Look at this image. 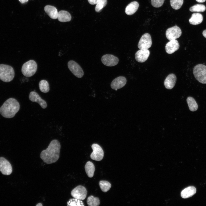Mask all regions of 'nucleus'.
Instances as JSON below:
<instances>
[{
  "mask_svg": "<svg viewBox=\"0 0 206 206\" xmlns=\"http://www.w3.org/2000/svg\"><path fill=\"white\" fill-rule=\"evenodd\" d=\"M61 145L56 139L52 141L47 148L43 150L40 154V157L44 163L51 164L56 162L60 157Z\"/></svg>",
  "mask_w": 206,
  "mask_h": 206,
  "instance_id": "f257e3e1",
  "label": "nucleus"
},
{
  "mask_svg": "<svg viewBox=\"0 0 206 206\" xmlns=\"http://www.w3.org/2000/svg\"><path fill=\"white\" fill-rule=\"evenodd\" d=\"M20 109L19 102L14 98L7 100L0 108V113L4 118H11L14 116Z\"/></svg>",
  "mask_w": 206,
  "mask_h": 206,
  "instance_id": "f03ea898",
  "label": "nucleus"
},
{
  "mask_svg": "<svg viewBox=\"0 0 206 206\" xmlns=\"http://www.w3.org/2000/svg\"><path fill=\"white\" fill-rule=\"evenodd\" d=\"M15 72L13 67L4 64H0V79L6 82H10L14 78Z\"/></svg>",
  "mask_w": 206,
  "mask_h": 206,
  "instance_id": "7ed1b4c3",
  "label": "nucleus"
},
{
  "mask_svg": "<svg viewBox=\"0 0 206 206\" xmlns=\"http://www.w3.org/2000/svg\"><path fill=\"white\" fill-rule=\"evenodd\" d=\"M37 65L33 60H29L24 63L21 68V72L23 75L27 77L33 76L36 72Z\"/></svg>",
  "mask_w": 206,
  "mask_h": 206,
  "instance_id": "20e7f679",
  "label": "nucleus"
},
{
  "mask_svg": "<svg viewBox=\"0 0 206 206\" xmlns=\"http://www.w3.org/2000/svg\"><path fill=\"white\" fill-rule=\"evenodd\" d=\"M193 73L198 81L202 84H206V66L202 64L196 65L193 68Z\"/></svg>",
  "mask_w": 206,
  "mask_h": 206,
  "instance_id": "39448f33",
  "label": "nucleus"
},
{
  "mask_svg": "<svg viewBox=\"0 0 206 206\" xmlns=\"http://www.w3.org/2000/svg\"><path fill=\"white\" fill-rule=\"evenodd\" d=\"M68 66L69 70L77 77L80 78L83 76L84 74L83 70L76 62L70 60L68 63Z\"/></svg>",
  "mask_w": 206,
  "mask_h": 206,
  "instance_id": "423d86ee",
  "label": "nucleus"
},
{
  "mask_svg": "<svg viewBox=\"0 0 206 206\" xmlns=\"http://www.w3.org/2000/svg\"><path fill=\"white\" fill-rule=\"evenodd\" d=\"M87 191L83 186L79 185L74 189L71 192V196L75 198L81 200H84L86 198Z\"/></svg>",
  "mask_w": 206,
  "mask_h": 206,
  "instance_id": "0eeeda50",
  "label": "nucleus"
},
{
  "mask_svg": "<svg viewBox=\"0 0 206 206\" xmlns=\"http://www.w3.org/2000/svg\"><path fill=\"white\" fill-rule=\"evenodd\" d=\"M93 152L90 155L91 158L94 160L100 161L103 158L104 153L102 147L98 144L94 143L91 146Z\"/></svg>",
  "mask_w": 206,
  "mask_h": 206,
  "instance_id": "6e6552de",
  "label": "nucleus"
},
{
  "mask_svg": "<svg viewBox=\"0 0 206 206\" xmlns=\"http://www.w3.org/2000/svg\"><path fill=\"white\" fill-rule=\"evenodd\" d=\"M182 31L180 28L176 25L168 28L166 32V36L169 41L175 40L181 35Z\"/></svg>",
  "mask_w": 206,
  "mask_h": 206,
  "instance_id": "1a4fd4ad",
  "label": "nucleus"
},
{
  "mask_svg": "<svg viewBox=\"0 0 206 206\" xmlns=\"http://www.w3.org/2000/svg\"><path fill=\"white\" fill-rule=\"evenodd\" d=\"M152 44L151 37L148 33L144 34L140 38L138 42V47L139 49H148Z\"/></svg>",
  "mask_w": 206,
  "mask_h": 206,
  "instance_id": "9d476101",
  "label": "nucleus"
},
{
  "mask_svg": "<svg viewBox=\"0 0 206 206\" xmlns=\"http://www.w3.org/2000/svg\"><path fill=\"white\" fill-rule=\"evenodd\" d=\"M101 60L104 65L110 67L116 65L119 62V59L117 57L110 54L103 55L101 58Z\"/></svg>",
  "mask_w": 206,
  "mask_h": 206,
  "instance_id": "9b49d317",
  "label": "nucleus"
},
{
  "mask_svg": "<svg viewBox=\"0 0 206 206\" xmlns=\"http://www.w3.org/2000/svg\"><path fill=\"white\" fill-rule=\"evenodd\" d=\"M0 171L5 175H10L12 171V167L10 163L2 157H0Z\"/></svg>",
  "mask_w": 206,
  "mask_h": 206,
  "instance_id": "f8f14e48",
  "label": "nucleus"
},
{
  "mask_svg": "<svg viewBox=\"0 0 206 206\" xmlns=\"http://www.w3.org/2000/svg\"><path fill=\"white\" fill-rule=\"evenodd\" d=\"M150 54V52L148 49H140L135 54V58L139 62H145L148 59Z\"/></svg>",
  "mask_w": 206,
  "mask_h": 206,
  "instance_id": "ddd939ff",
  "label": "nucleus"
},
{
  "mask_svg": "<svg viewBox=\"0 0 206 206\" xmlns=\"http://www.w3.org/2000/svg\"><path fill=\"white\" fill-rule=\"evenodd\" d=\"M126 82V78L124 76H120L116 78L112 81L110 86L112 89L117 90L123 87Z\"/></svg>",
  "mask_w": 206,
  "mask_h": 206,
  "instance_id": "4468645a",
  "label": "nucleus"
},
{
  "mask_svg": "<svg viewBox=\"0 0 206 206\" xmlns=\"http://www.w3.org/2000/svg\"><path fill=\"white\" fill-rule=\"evenodd\" d=\"M29 98L31 101L38 103L43 109L47 107L46 102L42 99L37 93L35 91L31 92L29 95Z\"/></svg>",
  "mask_w": 206,
  "mask_h": 206,
  "instance_id": "2eb2a0df",
  "label": "nucleus"
},
{
  "mask_svg": "<svg viewBox=\"0 0 206 206\" xmlns=\"http://www.w3.org/2000/svg\"><path fill=\"white\" fill-rule=\"evenodd\" d=\"M179 44L176 39L169 41L166 44L165 49L166 52L169 54L173 53L177 50L179 47Z\"/></svg>",
  "mask_w": 206,
  "mask_h": 206,
  "instance_id": "dca6fc26",
  "label": "nucleus"
},
{
  "mask_svg": "<svg viewBox=\"0 0 206 206\" xmlns=\"http://www.w3.org/2000/svg\"><path fill=\"white\" fill-rule=\"evenodd\" d=\"M176 80V77L174 74H169L164 81V84L165 88L168 89H172L175 86Z\"/></svg>",
  "mask_w": 206,
  "mask_h": 206,
  "instance_id": "f3484780",
  "label": "nucleus"
},
{
  "mask_svg": "<svg viewBox=\"0 0 206 206\" xmlns=\"http://www.w3.org/2000/svg\"><path fill=\"white\" fill-rule=\"evenodd\" d=\"M44 10L51 18L53 19L57 18L58 13L57 9L55 7L50 5H47L44 7Z\"/></svg>",
  "mask_w": 206,
  "mask_h": 206,
  "instance_id": "a211bd4d",
  "label": "nucleus"
},
{
  "mask_svg": "<svg viewBox=\"0 0 206 206\" xmlns=\"http://www.w3.org/2000/svg\"><path fill=\"white\" fill-rule=\"evenodd\" d=\"M139 6L138 2L134 1L128 4L126 7L125 12L128 15H131L135 13L137 10Z\"/></svg>",
  "mask_w": 206,
  "mask_h": 206,
  "instance_id": "6ab92c4d",
  "label": "nucleus"
},
{
  "mask_svg": "<svg viewBox=\"0 0 206 206\" xmlns=\"http://www.w3.org/2000/svg\"><path fill=\"white\" fill-rule=\"evenodd\" d=\"M196 189L194 186L188 187L184 189L181 193L182 198L186 199L192 196L196 193Z\"/></svg>",
  "mask_w": 206,
  "mask_h": 206,
  "instance_id": "aec40b11",
  "label": "nucleus"
},
{
  "mask_svg": "<svg viewBox=\"0 0 206 206\" xmlns=\"http://www.w3.org/2000/svg\"><path fill=\"white\" fill-rule=\"evenodd\" d=\"M57 18L59 21L65 22L70 21L72 17L68 11L61 10L58 12Z\"/></svg>",
  "mask_w": 206,
  "mask_h": 206,
  "instance_id": "412c9836",
  "label": "nucleus"
},
{
  "mask_svg": "<svg viewBox=\"0 0 206 206\" xmlns=\"http://www.w3.org/2000/svg\"><path fill=\"white\" fill-rule=\"evenodd\" d=\"M203 20V17L201 14L199 13L193 14L189 20L190 24L193 25H197L200 24Z\"/></svg>",
  "mask_w": 206,
  "mask_h": 206,
  "instance_id": "4be33fe9",
  "label": "nucleus"
},
{
  "mask_svg": "<svg viewBox=\"0 0 206 206\" xmlns=\"http://www.w3.org/2000/svg\"><path fill=\"white\" fill-rule=\"evenodd\" d=\"M85 169L88 176L89 177H92L95 171V167L93 163L90 161L87 162L85 165Z\"/></svg>",
  "mask_w": 206,
  "mask_h": 206,
  "instance_id": "5701e85b",
  "label": "nucleus"
},
{
  "mask_svg": "<svg viewBox=\"0 0 206 206\" xmlns=\"http://www.w3.org/2000/svg\"><path fill=\"white\" fill-rule=\"evenodd\" d=\"M187 101L190 111L194 112L196 111L198 108V105L194 99L191 96L187 97Z\"/></svg>",
  "mask_w": 206,
  "mask_h": 206,
  "instance_id": "b1692460",
  "label": "nucleus"
},
{
  "mask_svg": "<svg viewBox=\"0 0 206 206\" xmlns=\"http://www.w3.org/2000/svg\"><path fill=\"white\" fill-rule=\"evenodd\" d=\"M39 88L40 90L43 93H47L49 90V84L48 82L45 80H41L39 84Z\"/></svg>",
  "mask_w": 206,
  "mask_h": 206,
  "instance_id": "393cba45",
  "label": "nucleus"
},
{
  "mask_svg": "<svg viewBox=\"0 0 206 206\" xmlns=\"http://www.w3.org/2000/svg\"><path fill=\"white\" fill-rule=\"evenodd\" d=\"M87 203L89 206H97L100 205V201L98 198L91 195L88 198Z\"/></svg>",
  "mask_w": 206,
  "mask_h": 206,
  "instance_id": "a878e982",
  "label": "nucleus"
},
{
  "mask_svg": "<svg viewBox=\"0 0 206 206\" xmlns=\"http://www.w3.org/2000/svg\"><path fill=\"white\" fill-rule=\"evenodd\" d=\"M99 184L102 191L104 192L109 191L111 186L110 183L106 181H100Z\"/></svg>",
  "mask_w": 206,
  "mask_h": 206,
  "instance_id": "bb28decb",
  "label": "nucleus"
},
{
  "mask_svg": "<svg viewBox=\"0 0 206 206\" xmlns=\"http://www.w3.org/2000/svg\"><path fill=\"white\" fill-rule=\"evenodd\" d=\"M67 205L83 206L84 205L81 200L74 198L69 200L67 202Z\"/></svg>",
  "mask_w": 206,
  "mask_h": 206,
  "instance_id": "cd10ccee",
  "label": "nucleus"
},
{
  "mask_svg": "<svg viewBox=\"0 0 206 206\" xmlns=\"http://www.w3.org/2000/svg\"><path fill=\"white\" fill-rule=\"evenodd\" d=\"M206 9L205 6L203 4H198L191 7L189 10L191 12H203Z\"/></svg>",
  "mask_w": 206,
  "mask_h": 206,
  "instance_id": "c85d7f7f",
  "label": "nucleus"
},
{
  "mask_svg": "<svg viewBox=\"0 0 206 206\" xmlns=\"http://www.w3.org/2000/svg\"><path fill=\"white\" fill-rule=\"evenodd\" d=\"M183 3V0H170V3L172 7L178 10L182 6Z\"/></svg>",
  "mask_w": 206,
  "mask_h": 206,
  "instance_id": "c756f323",
  "label": "nucleus"
},
{
  "mask_svg": "<svg viewBox=\"0 0 206 206\" xmlns=\"http://www.w3.org/2000/svg\"><path fill=\"white\" fill-rule=\"evenodd\" d=\"M107 3V0H100L96 4L95 9V11L97 12H101Z\"/></svg>",
  "mask_w": 206,
  "mask_h": 206,
  "instance_id": "7c9ffc66",
  "label": "nucleus"
},
{
  "mask_svg": "<svg viewBox=\"0 0 206 206\" xmlns=\"http://www.w3.org/2000/svg\"><path fill=\"white\" fill-rule=\"evenodd\" d=\"M164 1L165 0H151V3L154 7L158 8L162 5Z\"/></svg>",
  "mask_w": 206,
  "mask_h": 206,
  "instance_id": "2f4dec72",
  "label": "nucleus"
},
{
  "mask_svg": "<svg viewBox=\"0 0 206 206\" xmlns=\"http://www.w3.org/2000/svg\"><path fill=\"white\" fill-rule=\"evenodd\" d=\"M88 3L91 5H95L100 0H88Z\"/></svg>",
  "mask_w": 206,
  "mask_h": 206,
  "instance_id": "473e14b6",
  "label": "nucleus"
},
{
  "mask_svg": "<svg viewBox=\"0 0 206 206\" xmlns=\"http://www.w3.org/2000/svg\"><path fill=\"white\" fill-rule=\"evenodd\" d=\"M20 2L21 3H24L27 2L28 0H19Z\"/></svg>",
  "mask_w": 206,
  "mask_h": 206,
  "instance_id": "72a5a7b5",
  "label": "nucleus"
},
{
  "mask_svg": "<svg viewBox=\"0 0 206 206\" xmlns=\"http://www.w3.org/2000/svg\"><path fill=\"white\" fill-rule=\"evenodd\" d=\"M202 34L203 36L206 38V29L205 30L203 31Z\"/></svg>",
  "mask_w": 206,
  "mask_h": 206,
  "instance_id": "f704fd0d",
  "label": "nucleus"
},
{
  "mask_svg": "<svg viewBox=\"0 0 206 206\" xmlns=\"http://www.w3.org/2000/svg\"><path fill=\"white\" fill-rule=\"evenodd\" d=\"M206 0H196V1L199 3H203L205 2Z\"/></svg>",
  "mask_w": 206,
  "mask_h": 206,
  "instance_id": "c9c22d12",
  "label": "nucleus"
},
{
  "mask_svg": "<svg viewBox=\"0 0 206 206\" xmlns=\"http://www.w3.org/2000/svg\"><path fill=\"white\" fill-rule=\"evenodd\" d=\"M42 205H42V204L41 203H38L36 205V206H42Z\"/></svg>",
  "mask_w": 206,
  "mask_h": 206,
  "instance_id": "e433bc0d",
  "label": "nucleus"
}]
</instances>
